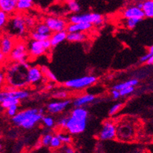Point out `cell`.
Instances as JSON below:
<instances>
[{
    "instance_id": "1",
    "label": "cell",
    "mask_w": 153,
    "mask_h": 153,
    "mask_svg": "<svg viewBox=\"0 0 153 153\" xmlns=\"http://www.w3.org/2000/svg\"><path fill=\"white\" fill-rule=\"evenodd\" d=\"M29 68L27 62H15L8 67L5 74V82L15 88H25L28 85L27 71Z\"/></svg>"
},
{
    "instance_id": "2",
    "label": "cell",
    "mask_w": 153,
    "mask_h": 153,
    "mask_svg": "<svg viewBox=\"0 0 153 153\" xmlns=\"http://www.w3.org/2000/svg\"><path fill=\"white\" fill-rule=\"evenodd\" d=\"M44 113V110L43 108H29L19 111L15 116L12 117V121L15 126L25 130H30L41 121Z\"/></svg>"
},
{
    "instance_id": "3",
    "label": "cell",
    "mask_w": 153,
    "mask_h": 153,
    "mask_svg": "<svg viewBox=\"0 0 153 153\" xmlns=\"http://www.w3.org/2000/svg\"><path fill=\"white\" fill-rule=\"evenodd\" d=\"M88 111L84 107H75L67 117V123L65 129L71 135L82 133L87 126Z\"/></svg>"
},
{
    "instance_id": "4",
    "label": "cell",
    "mask_w": 153,
    "mask_h": 153,
    "mask_svg": "<svg viewBox=\"0 0 153 153\" xmlns=\"http://www.w3.org/2000/svg\"><path fill=\"white\" fill-rule=\"evenodd\" d=\"M7 34L12 37H22L27 33V27L25 21V16L20 14L12 15L9 18L5 27Z\"/></svg>"
},
{
    "instance_id": "5",
    "label": "cell",
    "mask_w": 153,
    "mask_h": 153,
    "mask_svg": "<svg viewBox=\"0 0 153 153\" xmlns=\"http://www.w3.org/2000/svg\"><path fill=\"white\" fill-rule=\"evenodd\" d=\"M97 77L94 76H85L81 78L69 79L64 82L66 88L72 90H83L91 87L97 82Z\"/></svg>"
},
{
    "instance_id": "6",
    "label": "cell",
    "mask_w": 153,
    "mask_h": 153,
    "mask_svg": "<svg viewBox=\"0 0 153 153\" xmlns=\"http://www.w3.org/2000/svg\"><path fill=\"white\" fill-rule=\"evenodd\" d=\"M27 52L30 57H38L44 55L51 48L49 40L47 41H35L30 40L27 44Z\"/></svg>"
},
{
    "instance_id": "7",
    "label": "cell",
    "mask_w": 153,
    "mask_h": 153,
    "mask_svg": "<svg viewBox=\"0 0 153 153\" xmlns=\"http://www.w3.org/2000/svg\"><path fill=\"white\" fill-rule=\"evenodd\" d=\"M70 23H79V22H85L90 23L92 25L101 26L104 23V18L102 15L96 12H89L82 15H73L69 19Z\"/></svg>"
},
{
    "instance_id": "8",
    "label": "cell",
    "mask_w": 153,
    "mask_h": 153,
    "mask_svg": "<svg viewBox=\"0 0 153 153\" xmlns=\"http://www.w3.org/2000/svg\"><path fill=\"white\" fill-rule=\"evenodd\" d=\"M10 59L14 62H26L29 57L27 52V44L24 41H19L15 43L13 48L9 54Z\"/></svg>"
},
{
    "instance_id": "9",
    "label": "cell",
    "mask_w": 153,
    "mask_h": 153,
    "mask_svg": "<svg viewBox=\"0 0 153 153\" xmlns=\"http://www.w3.org/2000/svg\"><path fill=\"white\" fill-rule=\"evenodd\" d=\"M30 97V92L25 89L15 88V89H0V104L9 98L18 99L19 101L25 100Z\"/></svg>"
},
{
    "instance_id": "10",
    "label": "cell",
    "mask_w": 153,
    "mask_h": 153,
    "mask_svg": "<svg viewBox=\"0 0 153 153\" xmlns=\"http://www.w3.org/2000/svg\"><path fill=\"white\" fill-rule=\"evenodd\" d=\"M117 137V126L112 120H106L102 125L98 138L102 141L114 140Z\"/></svg>"
},
{
    "instance_id": "11",
    "label": "cell",
    "mask_w": 153,
    "mask_h": 153,
    "mask_svg": "<svg viewBox=\"0 0 153 153\" xmlns=\"http://www.w3.org/2000/svg\"><path fill=\"white\" fill-rule=\"evenodd\" d=\"M44 23L48 26L52 32H57L61 31V30H66L67 27V22L66 20L61 18L56 17H50L46 18L44 20Z\"/></svg>"
},
{
    "instance_id": "12",
    "label": "cell",
    "mask_w": 153,
    "mask_h": 153,
    "mask_svg": "<svg viewBox=\"0 0 153 153\" xmlns=\"http://www.w3.org/2000/svg\"><path fill=\"white\" fill-rule=\"evenodd\" d=\"M72 101L69 99H64L60 101H53L47 104V110L51 114H57L63 112L66 108H69Z\"/></svg>"
},
{
    "instance_id": "13",
    "label": "cell",
    "mask_w": 153,
    "mask_h": 153,
    "mask_svg": "<svg viewBox=\"0 0 153 153\" xmlns=\"http://www.w3.org/2000/svg\"><path fill=\"white\" fill-rule=\"evenodd\" d=\"M44 78L41 68L37 66H32L27 69V80L28 85H37L41 83Z\"/></svg>"
},
{
    "instance_id": "14",
    "label": "cell",
    "mask_w": 153,
    "mask_h": 153,
    "mask_svg": "<svg viewBox=\"0 0 153 153\" xmlns=\"http://www.w3.org/2000/svg\"><path fill=\"white\" fill-rule=\"evenodd\" d=\"M14 37L6 34L0 37V51L2 54L6 56L10 54L14 45H15Z\"/></svg>"
},
{
    "instance_id": "15",
    "label": "cell",
    "mask_w": 153,
    "mask_h": 153,
    "mask_svg": "<svg viewBox=\"0 0 153 153\" xmlns=\"http://www.w3.org/2000/svg\"><path fill=\"white\" fill-rule=\"evenodd\" d=\"M123 16L126 19H130V18H137V19H143L145 18L143 10L138 8L135 4L128 5L125 8L123 12Z\"/></svg>"
},
{
    "instance_id": "16",
    "label": "cell",
    "mask_w": 153,
    "mask_h": 153,
    "mask_svg": "<svg viewBox=\"0 0 153 153\" xmlns=\"http://www.w3.org/2000/svg\"><path fill=\"white\" fill-rule=\"evenodd\" d=\"M96 99V97L94 94H85L76 98L72 102L74 107H84L94 102Z\"/></svg>"
},
{
    "instance_id": "17",
    "label": "cell",
    "mask_w": 153,
    "mask_h": 153,
    "mask_svg": "<svg viewBox=\"0 0 153 153\" xmlns=\"http://www.w3.org/2000/svg\"><path fill=\"white\" fill-rule=\"evenodd\" d=\"M93 25L90 23L79 22V23H70L66 27V31L69 32H85L91 29Z\"/></svg>"
},
{
    "instance_id": "18",
    "label": "cell",
    "mask_w": 153,
    "mask_h": 153,
    "mask_svg": "<svg viewBox=\"0 0 153 153\" xmlns=\"http://www.w3.org/2000/svg\"><path fill=\"white\" fill-rule=\"evenodd\" d=\"M17 0H0V10L8 15H13L16 12Z\"/></svg>"
},
{
    "instance_id": "19",
    "label": "cell",
    "mask_w": 153,
    "mask_h": 153,
    "mask_svg": "<svg viewBox=\"0 0 153 153\" xmlns=\"http://www.w3.org/2000/svg\"><path fill=\"white\" fill-rule=\"evenodd\" d=\"M67 33L68 32L66 31V30H61V31L54 32L53 34H51L49 39L51 47H56L63 41H66Z\"/></svg>"
},
{
    "instance_id": "20",
    "label": "cell",
    "mask_w": 153,
    "mask_h": 153,
    "mask_svg": "<svg viewBox=\"0 0 153 153\" xmlns=\"http://www.w3.org/2000/svg\"><path fill=\"white\" fill-rule=\"evenodd\" d=\"M87 39L88 35L85 32H69L66 36V41L72 43L84 42Z\"/></svg>"
},
{
    "instance_id": "21",
    "label": "cell",
    "mask_w": 153,
    "mask_h": 153,
    "mask_svg": "<svg viewBox=\"0 0 153 153\" xmlns=\"http://www.w3.org/2000/svg\"><path fill=\"white\" fill-rule=\"evenodd\" d=\"M142 10L145 17L152 19L153 17V0H143Z\"/></svg>"
},
{
    "instance_id": "22",
    "label": "cell",
    "mask_w": 153,
    "mask_h": 153,
    "mask_svg": "<svg viewBox=\"0 0 153 153\" xmlns=\"http://www.w3.org/2000/svg\"><path fill=\"white\" fill-rule=\"evenodd\" d=\"M34 0H17L16 10L19 12H25L30 9L33 7Z\"/></svg>"
},
{
    "instance_id": "23",
    "label": "cell",
    "mask_w": 153,
    "mask_h": 153,
    "mask_svg": "<svg viewBox=\"0 0 153 153\" xmlns=\"http://www.w3.org/2000/svg\"><path fill=\"white\" fill-rule=\"evenodd\" d=\"M139 85V80L137 79H131L130 80H127V81H125L123 82L119 83V84L115 85L114 87H113V89H116L117 91H120V90L123 89L125 88L130 87V86H133V87H136V85Z\"/></svg>"
},
{
    "instance_id": "24",
    "label": "cell",
    "mask_w": 153,
    "mask_h": 153,
    "mask_svg": "<svg viewBox=\"0 0 153 153\" xmlns=\"http://www.w3.org/2000/svg\"><path fill=\"white\" fill-rule=\"evenodd\" d=\"M41 72H42L44 76H45L47 79H49L51 82H56L57 81V78H56V75L54 74L52 71L50 70L47 66H41Z\"/></svg>"
},
{
    "instance_id": "25",
    "label": "cell",
    "mask_w": 153,
    "mask_h": 153,
    "mask_svg": "<svg viewBox=\"0 0 153 153\" xmlns=\"http://www.w3.org/2000/svg\"><path fill=\"white\" fill-rule=\"evenodd\" d=\"M34 27H35L34 30L37 31V33H40V34H51V33H52L51 29L48 27V26H47L45 23L38 24V25H37Z\"/></svg>"
},
{
    "instance_id": "26",
    "label": "cell",
    "mask_w": 153,
    "mask_h": 153,
    "mask_svg": "<svg viewBox=\"0 0 153 153\" xmlns=\"http://www.w3.org/2000/svg\"><path fill=\"white\" fill-rule=\"evenodd\" d=\"M66 4H67L68 9H69L71 12L78 13V12H79L81 11V6H80L79 4L76 2V0L68 1V2H66Z\"/></svg>"
},
{
    "instance_id": "27",
    "label": "cell",
    "mask_w": 153,
    "mask_h": 153,
    "mask_svg": "<svg viewBox=\"0 0 153 153\" xmlns=\"http://www.w3.org/2000/svg\"><path fill=\"white\" fill-rule=\"evenodd\" d=\"M51 34H42L40 33H37L35 30H32L30 33V37L32 40L35 41H47L49 40Z\"/></svg>"
},
{
    "instance_id": "28",
    "label": "cell",
    "mask_w": 153,
    "mask_h": 153,
    "mask_svg": "<svg viewBox=\"0 0 153 153\" xmlns=\"http://www.w3.org/2000/svg\"><path fill=\"white\" fill-rule=\"evenodd\" d=\"M143 19H137V18H130V19H126V26L129 29H134L137 26L140 22H142Z\"/></svg>"
},
{
    "instance_id": "29",
    "label": "cell",
    "mask_w": 153,
    "mask_h": 153,
    "mask_svg": "<svg viewBox=\"0 0 153 153\" xmlns=\"http://www.w3.org/2000/svg\"><path fill=\"white\" fill-rule=\"evenodd\" d=\"M9 15L3 11L0 10V30L5 29L6 24L9 21Z\"/></svg>"
},
{
    "instance_id": "30",
    "label": "cell",
    "mask_w": 153,
    "mask_h": 153,
    "mask_svg": "<svg viewBox=\"0 0 153 153\" xmlns=\"http://www.w3.org/2000/svg\"><path fill=\"white\" fill-rule=\"evenodd\" d=\"M58 138L60 140L62 144H71L72 142V139L70 135L65 133H59L56 135Z\"/></svg>"
},
{
    "instance_id": "31",
    "label": "cell",
    "mask_w": 153,
    "mask_h": 153,
    "mask_svg": "<svg viewBox=\"0 0 153 153\" xmlns=\"http://www.w3.org/2000/svg\"><path fill=\"white\" fill-rule=\"evenodd\" d=\"M21 101L18 99H14V98H9V99H6L5 101H4L3 102H2L0 104L1 107H2L3 109H6L9 107L14 105V104H20Z\"/></svg>"
},
{
    "instance_id": "32",
    "label": "cell",
    "mask_w": 153,
    "mask_h": 153,
    "mask_svg": "<svg viewBox=\"0 0 153 153\" xmlns=\"http://www.w3.org/2000/svg\"><path fill=\"white\" fill-rule=\"evenodd\" d=\"M41 121L44 126L47 128H53L55 125V120L51 116H43Z\"/></svg>"
},
{
    "instance_id": "33",
    "label": "cell",
    "mask_w": 153,
    "mask_h": 153,
    "mask_svg": "<svg viewBox=\"0 0 153 153\" xmlns=\"http://www.w3.org/2000/svg\"><path fill=\"white\" fill-rule=\"evenodd\" d=\"M62 145V142L60 141V140L58 138L57 136H53L52 140H51L49 146L51 147V148H52L53 149H59Z\"/></svg>"
},
{
    "instance_id": "34",
    "label": "cell",
    "mask_w": 153,
    "mask_h": 153,
    "mask_svg": "<svg viewBox=\"0 0 153 153\" xmlns=\"http://www.w3.org/2000/svg\"><path fill=\"white\" fill-rule=\"evenodd\" d=\"M68 97H69V93L65 90H59L53 94V98H56V99L64 100L66 99Z\"/></svg>"
},
{
    "instance_id": "35",
    "label": "cell",
    "mask_w": 153,
    "mask_h": 153,
    "mask_svg": "<svg viewBox=\"0 0 153 153\" xmlns=\"http://www.w3.org/2000/svg\"><path fill=\"white\" fill-rule=\"evenodd\" d=\"M5 110H6L7 115L9 117H12L15 116V115L19 112V104H14V105H12V106L6 108Z\"/></svg>"
},
{
    "instance_id": "36",
    "label": "cell",
    "mask_w": 153,
    "mask_h": 153,
    "mask_svg": "<svg viewBox=\"0 0 153 153\" xmlns=\"http://www.w3.org/2000/svg\"><path fill=\"white\" fill-rule=\"evenodd\" d=\"M122 107H123V104H122V103H117V104H115L114 105H113V106L111 107V109L109 110L108 114H109L110 116H114V115L117 114L120 111Z\"/></svg>"
},
{
    "instance_id": "37",
    "label": "cell",
    "mask_w": 153,
    "mask_h": 153,
    "mask_svg": "<svg viewBox=\"0 0 153 153\" xmlns=\"http://www.w3.org/2000/svg\"><path fill=\"white\" fill-rule=\"evenodd\" d=\"M53 135L51 133H46L41 138V145L44 146H49L51 143V140H52Z\"/></svg>"
},
{
    "instance_id": "38",
    "label": "cell",
    "mask_w": 153,
    "mask_h": 153,
    "mask_svg": "<svg viewBox=\"0 0 153 153\" xmlns=\"http://www.w3.org/2000/svg\"><path fill=\"white\" fill-rule=\"evenodd\" d=\"M59 152L62 153H74L75 149L70 146V144H62L58 149Z\"/></svg>"
},
{
    "instance_id": "39",
    "label": "cell",
    "mask_w": 153,
    "mask_h": 153,
    "mask_svg": "<svg viewBox=\"0 0 153 153\" xmlns=\"http://www.w3.org/2000/svg\"><path fill=\"white\" fill-rule=\"evenodd\" d=\"M135 91V87L133 86H130V87L125 88L123 89L120 90V97H125V96H127L129 94H132V93L134 92Z\"/></svg>"
},
{
    "instance_id": "40",
    "label": "cell",
    "mask_w": 153,
    "mask_h": 153,
    "mask_svg": "<svg viewBox=\"0 0 153 153\" xmlns=\"http://www.w3.org/2000/svg\"><path fill=\"white\" fill-rule=\"evenodd\" d=\"M25 21L27 28H33L35 26V20L30 16H25Z\"/></svg>"
},
{
    "instance_id": "41",
    "label": "cell",
    "mask_w": 153,
    "mask_h": 153,
    "mask_svg": "<svg viewBox=\"0 0 153 153\" xmlns=\"http://www.w3.org/2000/svg\"><path fill=\"white\" fill-rule=\"evenodd\" d=\"M66 123H67V117H62L59 120V121H58V126L62 129H65L66 126Z\"/></svg>"
},
{
    "instance_id": "42",
    "label": "cell",
    "mask_w": 153,
    "mask_h": 153,
    "mask_svg": "<svg viewBox=\"0 0 153 153\" xmlns=\"http://www.w3.org/2000/svg\"><path fill=\"white\" fill-rule=\"evenodd\" d=\"M153 55V53H150L148 52L146 54H145L142 56L141 58L140 59V62L141 63H145V62H146V61L149 59V57H151Z\"/></svg>"
},
{
    "instance_id": "43",
    "label": "cell",
    "mask_w": 153,
    "mask_h": 153,
    "mask_svg": "<svg viewBox=\"0 0 153 153\" xmlns=\"http://www.w3.org/2000/svg\"><path fill=\"white\" fill-rule=\"evenodd\" d=\"M5 74L4 72H0V89L5 86Z\"/></svg>"
},
{
    "instance_id": "44",
    "label": "cell",
    "mask_w": 153,
    "mask_h": 153,
    "mask_svg": "<svg viewBox=\"0 0 153 153\" xmlns=\"http://www.w3.org/2000/svg\"><path fill=\"white\" fill-rule=\"evenodd\" d=\"M111 96H112V98L114 100H117L120 98V91H117V90L112 89V91H111Z\"/></svg>"
},
{
    "instance_id": "45",
    "label": "cell",
    "mask_w": 153,
    "mask_h": 153,
    "mask_svg": "<svg viewBox=\"0 0 153 153\" xmlns=\"http://www.w3.org/2000/svg\"><path fill=\"white\" fill-rule=\"evenodd\" d=\"M146 63L147 64V65H149V66H152L153 64V56H152L151 57H149V59H148V60L146 61Z\"/></svg>"
},
{
    "instance_id": "46",
    "label": "cell",
    "mask_w": 153,
    "mask_h": 153,
    "mask_svg": "<svg viewBox=\"0 0 153 153\" xmlns=\"http://www.w3.org/2000/svg\"><path fill=\"white\" fill-rule=\"evenodd\" d=\"M5 58V56L4 55V54H2V52H1V51H0V62H3Z\"/></svg>"
},
{
    "instance_id": "47",
    "label": "cell",
    "mask_w": 153,
    "mask_h": 153,
    "mask_svg": "<svg viewBox=\"0 0 153 153\" xmlns=\"http://www.w3.org/2000/svg\"><path fill=\"white\" fill-rule=\"evenodd\" d=\"M53 88V85L52 83H50V84H48L47 86H46V88L48 90L51 89V88Z\"/></svg>"
},
{
    "instance_id": "48",
    "label": "cell",
    "mask_w": 153,
    "mask_h": 153,
    "mask_svg": "<svg viewBox=\"0 0 153 153\" xmlns=\"http://www.w3.org/2000/svg\"><path fill=\"white\" fill-rule=\"evenodd\" d=\"M2 151V143H0V152H1Z\"/></svg>"
},
{
    "instance_id": "49",
    "label": "cell",
    "mask_w": 153,
    "mask_h": 153,
    "mask_svg": "<svg viewBox=\"0 0 153 153\" xmlns=\"http://www.w3.org/2000/svg\"><path fill=\"white\" fill-rule=\"evenodd\" d=\"M134 1H142V0H134Z\"/></svg>"
},
{
    "instance_id": "50",
    "label": "cell",
    "mask_w": 153,
    "mask_h": 153,
    "mask_svg": "<svg viewBox=\"0 0 153 153\" xmlns=\"http://www.w3.org/2000/svg\"><path fill=\"white\" fill-rule=\"evenodd\" d=\"M68 1H71V0H66V2H68Z\"/></svg>"
}]
</instances>
